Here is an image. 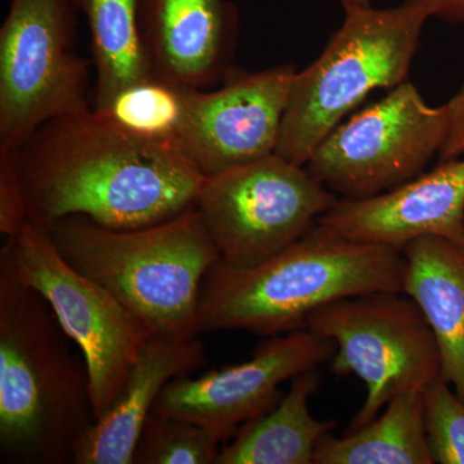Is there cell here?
<instances>
[{
	"label": "cell",
	"instance_id": "obj_12",
	"mask_svg": "<svg viewBox=\"0 0 464 464\" xmlns=\"http://www.w3.org/2000/svg\"><path fill=\"white\" fill-rule=\"evenodd\" d=\"M297 72L232 69L219 87L188 90L177 140L204 177L276 152Z\"/></svg>",
	"mask_w": 464,
	"mask_h": 464
},
{
	"label": "cell",
	"instance_id": "obj_25",
	"mask_svg": "<svg viewBox=\"0 0 464 464\" xmlns=\"http://www.w3.org/2000/svg\"><path fill=\"white\" fill-rule=\"evenodd\" d=\"M431 17L464 24V0H423Z\"/></svg>",
	"mask_w": 464,
	"mask_h": 464
},
{
	"label": "cell",
	"instance_id": "obj_14",
	"mask_svg": "<svg viewBox=\"0 0 464 464\" xmlns=\"http://www.w3.org/2000/svg\"><path fill=\"white\" fill-rule=\"evenodd\" d=\"M140 25L157 78L208 90L234 69L239 16L230 0H141Z\"/></svg>",
	"mask_w": 464,
	"mask_h": 464
},
{
	"label": "cell",
	"instance_id": "obj_13",
	"mask_svg": "<svg viewBox=\"0 0 464 464\" xmlns=\"http://www.w3.org/2000/svg\"><path fill=\"white\" fill-rule=\"evenodd\" d=\"M317 226L346 239L400 250L420 237L464 248V157L366 199H340Z\"/></svg>",
	"mask_w": 464,
	"mask_h": 464
},
{
	"label": "cell",
	"instance_id": "obj_17",
	"mask_svg": "<svg viewBox=\"0 0 464 464\" xmlns=\"http://www.w3.org/2000/svg\"><path fill=\"white\" fill-rule=\"evenodd\" d=\"M322 381L317 369L297 375L276 405L235 433L216 464H311L317 445L335 426L319 420L310 400Z\"/></svg>",
	"mask_w": 464,
	"mask_h": 464
},
{
	"label": "cell",
	"instance_id": "obj_5",
	"mask_svg": "<svg viewBox=\"0 0 464 464\" xmlns=\"http://www.w3.org/2000/svg\"><path fill=\"white\" fill-rule=\"evenodd\" d=\"M344 12L325 50L293 82L276 154L298 166H306L320 142L372 92L408 81L424 24L431 17L423 0Z\"/></svg>",
	"mask_w": 464,
	"mask_h": 464
},
{
	"label": "cell",
	"instance_id": "obj_7",
	"mask_svg": "<svg viewBox=\"0 0 464 464\" xmlns=\"http://www.w3.org/2000/svg\"><path fill=\"white\" fill-rule=\"evenodd\" d=\"M0 264L47 299L81 350L99 420L121 395L154 333L105 286L67 264L48 232L27 224L7 237Z\"/></svg>",
	"mask_w": 464,
	"mask_h": 464
},
{
	"label": "cell",
	"instance_id": "obj_11",
	"mask_svg": "<svg viewBox=\"0 0 464 464\" xmlns=\"http://www.w3.org/2000/svg\"><path fill=\"white\" fill-rule=\"evenodd\" d=\"M335 344L306 328L267 337L248 362L174 378L154 411L200 424L224 441L282 399L285 382L331 362Z\"/></svg>",
	"mask_w": 464,
	"mask_h": 464
},
{
	"label": "cell",
	"instance_id": "obj_22",
	"mask_svg": "<svg viewBox=\"0 0 464 464\" xmlns=\"http://www.w3.org/2000/svg\"><path fill=\"white\" fill-rule=\"evenodd\" d=\"M427 439L435 463L464 464V401L442 375L423 389Z\"/></svg>",
	"mask_w": 464,
	"mask_h": 464
},
{
	"label": "cell",
	"instance_id": "obj_3",
	"mask_svg": "<svg viewBox=\"0 0 464 464\" xmlns=\"http://www.w3.org/2000/svg\"><path fill=\"white\" fill-rule=\"evenodd\" d=\"M404 270L400 250L346 239L316 224L257 265L213 266L201 284L199 334L246 331L267 338L297 331L332 302L402 292Z\"/></svg>",
	"mask_w": 464,
	"mask_h": 464
},
{
	"label": "cell",
	"instance_id": "obj_1",
	"mask_svg": "<svg viewBox=\"0 0 464 464\" xmlns=\"http://www.w3.org/2000/svg\"><path fill=\"white\" fill-rule=\"evenodd\" d=\"M27 224L67 217L137 228L194 206L204 176L176 140L141 136L91 109L52 119L14 150Z\"/></svg>",
	"mask_w": 464,
	"mask_h": 464
},
{
	"label": "cell",
	"instance_id": "obj_16",
	"mask_svg": "<svg viewBox=\"0 0 464 464\" xmlns=\"http://www.w3.org/2000/svg\"><path fill=\"white\" fill-rule=\"evenodd\" d=\"M402 293L431 326L441 374L464 401V248L441 237H420L402 249Z\"/></svg>",
	"mask_w": 464,
	"mask_h": 464
},
{
	"label": "cell",
	"instance_id": "obj_15",
	"mask_svg": "<svg viewBox=\"0 0 464 464\" xmlns=\"http://www.w3.org/2000/svg\"><path fill=\"white\" fill-rule=\"evenodd\" d=\"M204 364L206 353L198 338L152 335L119 398L79 441L74 464H133L143 426L167 384Z\"/></svg>",
	"mask_w": 464,
	"mask_h": 464
},
{
	"label": "cell",
	"instance_id": "obj_9",
	"mask_svg": "<svg viewBox=\"0 0 464 464\" xmlns=\"http://www.w3.org/2000/svg\"><path fill=\"white\" fill-rule=\"evenodd\" d=\"M340 198L279 154L204 177L195 198L221 262L250 267L301 239Z\"/></svg>",
	"mask_w": 464,
	"mask_h": 464
},
{
	"label": "cell",
	"instance_id": "obj_23",
	"mask_svg": "<svg viewBox=\"0 0 464 464\" xmlns=\"http://www.w3.org/2000/svg\"><path fill=\"white\" fill-rule=\"evenodd\" d=\"M26 225L25 198L14 150L0 149V231L12 237Z\"/></svg>",
	"mask_w": 464,
	"mask_h": 464
},
{
	"label": "cell",
	"instance_id": "obj_24",
	"mask_svg": "<svg viewBox=\"0 0 464 464\" xmlns=\"http://www.w3.org/2000/svg\"><path fill=\"white\" fill-rule=\"evenodd\" d=\"M449 110V130L444 146L440 151L441 161L464 157V85L447 103Z\"/></svg>",
	"mask_w": 464,
	"mask_h": 464
},
{
	"label": "cell",
	"instance_id": "obj_21",
	"mask_svg": "<svg viewBox=\"0 0 464 464\" xmlns=\"http://www.w3.org/2000/svg\"><path fill=\"white\" fill-rule=\"evenodd\" d=\"M224 440L200 424L152 411L133 464H216Z\"/></svg>",
	"mask_w": 464,
	"mask_h": 464
},
{
	"label": "cell",
	"instance_id": "obj_4",
	"mask_svg": "<svg viewBox=\"0 0 464 464\" xmlns=\"http://www.w3.org/2000/svg\"><path fill=\"white\" fill-rule=\"evenodd\" d=\"M48 234L67 264L105 286L155 335L198 337L201 284L221 255L195 204L145 227L72 216Z\"/></svg>",
	"mask_w": 464,
	"mask_h": 464
},
{
	"label": "cell",
	"instance_id": "obj_26",
	"mask_svg": "<svg viewBox=\"0 0 464 464\" xmlns=\"http://www.w3.org/2000/svg\"><path fill=\"white\" fill-rule=\"evenodd\" d=\"M342 5L344 7H364V5H371V0H340Z\"/></svg>",
	"mask_w": 464,
	"mask_h": 464
},
{
	"label": "cell",
	"instance_id": "obj_20",
	"mask_svg": "<svg viewBox=\"0 0 464 464\" xmlns=\"http://www.w3.org/2000/svg\"><path fill=\"white\" fill-rule=\"evenodd\" d=\"M188 90L152 76L121 92L102 114L141 136L179 141Z\"/></svg>",
	"mask_w": 464,
	"mask_h": 464
},
{
	"label": "cell",
	"instance_id": "obj_6",
	"mask_svg": "<svg viewBox=\"0 0 464 464\" xmlns=\"http://www.w3.org/2000/svg\"><path fill=\"white\" fill-rule=\"evenodd\" d=\"M75 0H9L0 26V149L16 150L43 124L84 112L90 65L75 51Z\"/></svg>",
	"mask_w": 464,
	"mask_h": 464
},
{
	"label": "cell",
	"instance_id": "obj_2",
	"mask_svg": "<svg viewBox=\"0 0 464 464\" xmlns=\"http://www.w3.org/2000/svg\"><path fill=\"white\" fill-rule=\"evenodd\" d=\"M96 420L81 350L47 299L0 264V463H74Z\"/></svg>",
	"mask_w": 464,
	"mask_h": 464
},
{
	"label": "cell",
	"instance_id": "obj_19",
	"mask_svg": "<svg viewBox=\"0 0 464 464\" xmlns=\"http://www.w3.org/2000/svg\"><path fill=\"white\" fill-rule=\"evenodd\" d=\"M75 5L91 33L93 110L105 112L121 92L154 76L143 47L141 0H75Z\"/></svg>",
	"mask_w": 464,
	"mask_h": 464
},
{
	"label": "cell",
	"instance_id": "obj_10",
	"mask_svg": "<svg viewBox=\"0 0 464 464\" xmlns=\"http://www.w3.org/2000/svg\"><path fill=\"white\" fill-rule=\"evenodd\" d=\"M448 130L447 103L430 106L406 81L342 121L304 167L340 199H366L422 174L441 151Z\"/></svg>",
	"mask_w": 464,
	"mask_h": 464
},
{
	"label": "cell",
	"instance_id": "obj_18",
	"mask_svg": "<svg viewBox=\"0 0 464 464\" xmlns=\"http://www.w3.org/2000/svg\"><path fill=\"white\" fill-rule=\"evenodd\" d=\"M424 420L423 389L395 396L380 415L343 438L326 435L314 464H433Z\"/></svg>",
	"mask_w": 464,
	"mask_h": 464
},
{
	"label": "cell",
	"instance_id": "obj_8",
	"mask_svg": "<svg viewBox=\"0 0 464 464\" xmlns=\"http://www.w3.org/2000/svg\"><path fill=\"white\" fill-rule=\"evenodd\" d=\"M304 328L335 344L333 373L353 374L364 382V404L346 433L373 420L402 391L424 389L442 375L431 326L405 293L378 292L332 302L308 317Z\"/></svg>",
	"mask_w": 464,
	"mask_h": 464
}]
</instances>
